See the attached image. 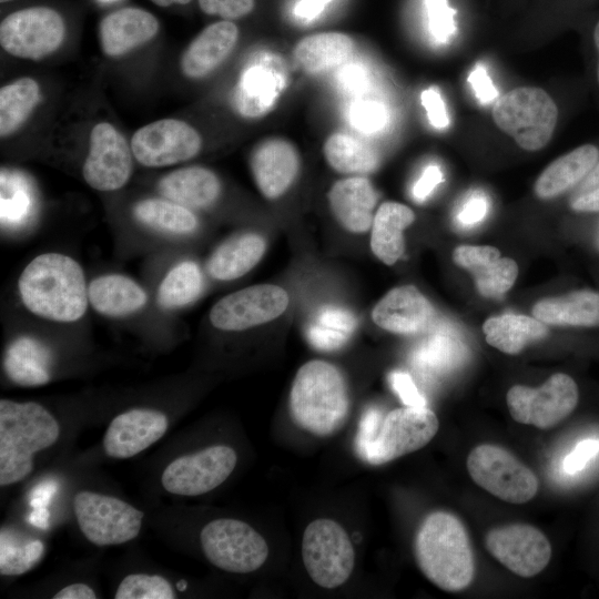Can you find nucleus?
<instances>
[{
    "label": "nucleus",
    "mask_w": 599,
    "mask_h": 599,
    "mask_svg": "<svg viewBox=\"0 0 599 599\" xmlns=\"http://www.w3.org/2000/svg\"><path fill=\"white\" fill-rule=\"evenodd\" d=\"M578 386L564 373L552 374L541 386L514 385L506 403L514 420L549 429L568 417L577 407Z\"/></svg>",
    "instance_id": "obj_10"
},
{
    "label": "nucleus",
    "mask_w": 599,
    "mask_h": 599,
    "mask_svg": "<svg viewBox=\"0 0 599 599\" xmlns=\"http://www.w3.org/2000/svg\"><path fill=\"white\" fill-rule=\"evenodd\" d=\"M93 308L110 317H122L141 309L148 296L132 278L120 274L102 275L93 280L88 288Z\"/></svg>",
    "instance_id": "obj_29"
},
{
    "label": "nucleus",
    "mask_w": 599,
    "mask_h": 599,
    "mask_svg": "<svg viewBox=\"0 0 599 599\" xmlns=\"http://www.w3.org/2000/svg\"><path fill=\"white\" fill-rule=\"evenodd\" d=\"M443 180L441 169L437 164H429L413 186L414 199L418 202L425 201Z\"/></svg>",
    "instance_id": "obj_53"
},
{
    "label": "nucleus",
    "mask_w": 599,
    "mask_h": 599,
    "mask_svg": "<svg viewBox=\"0 0 599 599\" xmlns=\"http://www.w3.org/2000/svg\"><path fill=\"white\" fill-rule=\"evenodd\" d=\"M331 0H301L295 7V13L305 19L317 17Z\"/></svg>",
    "instance_id": "obj_56"
},
{
    "label": "nucleus",
    "mask_w": 599,
    "mask_h": 599,
    "mask_svg": "<svg viewBox=\"0 0 599 599\" xmlns=\"http://www.w3.org/2000/svg\"><path fill=\"white\" fill-rule=\"evenodd\" d=\"M73 509L81 531L98 546L134 539L144 517L143 511L116 497L87 490L74 496Z\"/></svg>",
    "instance_id": "obj_11"
},
{
    "label": "nucleus",
    "mask_w": 599,
    "mask_h": 599,
    "mask_svg": "<svg viewBox=\"0 0 599 599\" xmlns=\"http://www.w3.org/2000/svg\"><path fill=\"white\" fill-rule=\"evenodd\" d=\"M199 4L204 13L230 20L248 14L255 7V0H199Z\"/></svg>",
    "instance_id": "obj_48"
},
{
    "label": "nucleus",
    "mask_w": 599,
    "mask_h": 599,
    "mask_svg": "<svg viewBox=\"0 0 599 599\" xmlns=\"http://www.w3.org/2000/svg\"><path fill=\"white\" fill-rule=\"evenodd\" d=\"M483 332L490 346L517 355L530 343L544 338L548 329L545 323L534 316L508 313L487 318Z\"/></svg>",
    "instance_id": "obj_33"
},
{
    "label": "nucleus",
    "mask_w": 599,
    "mask_h": 599,
    "mask_svg": "<svg viewBox=\"0 0 599 599\" xmlns=\"http://www.w3.org/2000/svg\"><path fill=\"white\" fill-rule=\"evenodd\" d=\"M357 326L355 315L347 308L325 305L319 307L306 327V337L319 351L343 347Z\"/></svg>",
    "instance_id": "obj_35"
},
{
    "label": "nucleus",
    "mask_w": 599,
    "mask_h": 599,
    "mask_svg": "<svg viewBox=\"0 0 599 599\" xmlns=\"http://www.w3.org/2000/svg\"><path fill=\"white\" fill-rule=\"evenodd\" d=\"M466 349L458 336L448 326H438L415 349L413 361L430 372H444L459 365Z\"/></svg>",
    "instance_id": "obj_39"
},
{
    "label": "nucleus",
    "mask_w": 599,
    "mask_h": 599,
    "mask_svg": "<svg viewBox=\"0 0 599 599\" xmlns=\"http://www.w3.org/2000/svg\"><path fill=\"white\" fill-rule=\"evenodd\" d=\"M65 24L59 12L48 7H31L8 14L0 24V44L9 54L41 60L59 49Z\"/></svg>",
    "instance_id": "obj_12"
},
{
    "label": "nucleus",
    "mask_w": 599,
    "mask_h": 599,
    "mask_svg": "<svg viewBox=\"0 0 599 599\" xmlns=\"http://www.w3.org/2000/svg\"><path fill=\"white\" fill-rule=\"evenodd\" d=\"M438 428V418L427 406L396 408L385 417L369 408L359 420L355 450L362 460L383 465L423 448Z\"/></svg>",
    "instance_id": "obj_4"
},
{
    "label": "nucleus",
    "mask_w": 599,
    "mask_h": 599,
    "mask_svg": "<svg viewBox=\"0 0 599 599\" xmlns=\"http://www.w3.org/2000/svg\"><path fill=\"white\" fill-rule=\"evenodd\" d=\"M159 30L156 18L140 8H123L100 23V43L109 57H121L150 41Z\"/></svg>",
    "instance_id": "obj_23"
},
{
    "label": "nucleus",
    "mask_w": 599,
    "mask_h": 599,
    "mask_svg": "<svg viewBox=\"0 0 599 599\" xmlns=\"http://www.w3.org/2000/svg\"><path fill=\"white\" fill-rule=\"evenodd\" d=\"M282 74L267 64L247 68L236 87L234 103L245 116L256 118L267 112L282 91Z\"/></svg>",
    "instance_id": "obj_32"
},
{
    "label": "nucleus",
    "mask_w": 599,
    "mask_h": 599,
    "mask_svg": "<svg viewBox=\"0 0 599 599\" xmlns=\"http://www.w3.org/2000/svg\"><path fill=\"white\" fill-rule=\"evenodd\" d=\"M489 554L517 576L529 578L550 561L551 546L545 534L527 524H511L490 529L485 537Z\"/></svg>",
    "instance_id": "obj_16"
},
{
    "label": "nucleus",
    "mask_w": 599,
    "mask_h": 599,
    "mask_svg": "<svg viewBox=\"0 0 599 599\" xmlns=\"http://www.w3.org/2000/svg\"><path fill=\"white\" fill-rule=\"evenodd\" d=\"M164 199L187 209H203L213 204L221 192L217 176L202 166H189L170 172L159 182Z\"/></svg>",
    "instance_id": "obj_27"
},
{
    "label": "nucleus",
    "mask_w": 599,
    "mask_h": 599,
    "mask_svg": "<svg viewBox=\"0 0 599 599\" xmlns=\"http://www.w3.org/2000/svg\"><path fill=\"white\" fill-rule=\"evenodd\" d=\"M454 262L469 271L480 295L501 297L515 284L518 265L509 257H501L498 248L489 245H459L453 252Z\"/></svg>",
    "instance_id": "obj_20"
},
{
    "label": "nucleus",
    "mask_w": 599,
    "mask_h": 599,
    "mask_svg": "<svg viewBox=\"0 0 599 599\" xmlns=\"http://www.w3.org/2000/svg\"><path fill=\"white\" fill-rule=\"evenodd\" d=\"M591 44L595 55L593 78L599 89V20L595 23L591 31Z\"/></svg>",
    "instance_id": "obj_58"
},
{
    "label": "nucleus",
    "mask_w": 599,
    "mask_h": 599,
    "mask_svg": "<svg viewBox=\"0 0 599 599\" xmlns=\"http://www.w3.org/2000/svg\"><path fill=\"white\" fill-rule=\"evenodd\" d=\"M468 82L480 103L489 104L498 98V90L483 64L479 63L471 70Z\"/></svg>",
    "instance_id": "obj_52"
},
{
    "label": "nucleus",
    "mask_w": 599,
    "mask_h": 599,
    "mask_svg": "<svg viewBox=\"0 0 599 599\" xmlns=\"http://www.w3.org/2000/svg\"><path fill=\"white\" fill-rule=\"evenodd\" d=\"M489 210V201L485 193L473 192L456 213V222L461 227H473L485 220Z\"/></svg>",
    "instance_id": "obj_47"
},
{
    "label": "nucleus",
    "mask_w": 599,
    "mask_h": 599,
    "mask_svg": "<svg viewBox=\"0 0 599 599\" xmlns=\"http://www.w3.org/2000/svg\"><path fill=\"white\" fill-rule=\"evenodd\" d=\"M324 154L334 170L345 174L369 173L379 164L370 145L346 133L332 134L324 144Z\"/></svg>",
    "instance_id": "obj_36"
},
{
    "label": "nucleus",
    "mask_w": 599,
    "mask_h": 599,
    "mask_svg": "<svg viewBox=\"0 0 599 599\" xmlns=\"http://www.w3.org/2000/svg\"><path fill=\"white\" fill-rule=\"evenodd\" d=\"M598 453L599 439H583L566 456L564 468L568 474H576L582 470Z\"/></svg>",
    "instance_id": "obj_50"
},
{
    "label": "nucleus",
    "mask_w": 599,
    "mask_h": 599,
    "mask_svg": "<svg viewBox=\"0 0 599 599\" xmlns=\"http://www.w3.org/2000/svg\"><path fill=\"white\" fill-rule=\"evenodd\" d=\"M349 120L357 131L370 134L386 126L388 112L385 105L378 101L361 100L351 106Z\"/></svg>",
    "instance_id": "obj_44"
},
{
    "label": "nucleus",
    "mask_w": 599,
    "mask_h": 599,
    "mask_svg": "<svg viewBox=\"0 0 599 599\" xmlns=\"http://www.w3.org/2000/svg\"><path fill=\"white\" fill-rule=\"evenodd\" d=\"M429 29L433 37L439 42H446L455 32L453 10L445 0H426Z\"/></svg>",
    "instance_id": "obj_46"
},
{
    "label": "nucleus",
    "mask_w": 599,
    "mask_h": 599,
    "mask_svg": "<svg viewBox=\"0 0 599 599\" xmlns=\"http://www.w3.org/2000/svg\"><path fill=\"white\" fill-rule=\"evenodd\" d=\"M302 558L309 578L317 586L334 589L349 579L355 551L347 531L337 521L318 518L304 530Z\"/></svg>",
    "instance_id": "obj_7"
},
{
    "label": "nucleus",
    "mask_w": 599,
    "mask_h": 599,
    "mask_svg": "<svg viewBox=\"0 0 599 599\" xmlns=\"http://www.w3.org/2000/svg\"><path fill=\"white\" fill-rule=\"evenodd\" d=\"M101 1H112V0H101Z\"/></svg>",
    "instance_id": "obj_62"
},
{
    "label": "nucleus",
    "mask_w": 599,
    "mask_h": 599,
    "mask_svg": "<svg viewBox=\"0 0 599 599\" xmlns=\"http://www.w3.org/2000/svg\"><path fill=\"white\" fill-rule=\"evenodd\" d=\"M18 286L24 306L47 319L74 322L88 307L83 271L64 254L44 253L34 257L22 271Z\"/></svg>",
    "instance_id": "obj_1"
},
{
    "label": "nucleus",
    "mask_w": 599,
    "mask_h": 599,
    "mask_svg": "<svg viewBox=\"0 0 599 599\" xmlns=\"http://www.w3.org/2000/svg\"><path fill=\"white\" fill-rule=\"evenodd\" d=\"M130 146L139 163L161 167L194 158L201 150L202 139L186 122L162 119L135 131Z\"/></svg>",
    "instance_id": "obj_15"
},
{
    "label": "nucleus",
    "mask_w": 599,
    "mask_h": 599,
    "mask_svg": "<svg viewBox=\"0 0 599 599\" xmlns=\"http://www.w3.org/2000/svg\"><path fill=\"white\" fill-rule=\"evenodd\" d=\"M52 354L34 337L16 338L7 348L3 368L7 376L22 386H40L50 380Z\"/></svg>",
    "instance_id": "obj_31"
},
{
    "label": "nucleus",
    "mask_w": 599,
    "mask_h": 599,
    "mask_svg": "<svg viewBox=\"0 0 599 599\" xmlns=\"http://www.w3.org/2000/svg\"><path fill=\"white\" fill-rule=\"evenodd\" d=\"M532 316L546 325L599 326V293L581 290L538 301Z\"/></svg>",
    "instance_id": "obj_26"
},
{
    "label": "nucleus",
    "mask_w": 599,
    "mask_h": 599,
    "mask_svg": "<svg viewBox=\"0 0 599 599\" xmlns=\"http://www.w3.org/2000/svg\"><path fill=\"white\" fill-rule=\"evenodd\" d=\"M54 599H95V592L85 583H72L65 586L54 596Z\"/></svg>",
    "instance_id": "obj_55"
},
{
    "label": "nucleus",
    "mask_w": 599,
    "mask_h": 599,
    "mask_svg": "<svg viewBox=\"0 0 599 599\" xmlns=\"http://www.w3.org/2000/svg\"><path fill=\"white\" fill-rule=\"evenodd\" d=\"M203 287V276L199 265L184 261L173 266L163 278L158 293L163 308H177L193 302Z\"/></svg>",
    "instance_id": "obj_40"
},
{
    "label": "nucleus",
    "mask_w": 599,
    "mask_h": 599,
    "mask_svg": "<svg viewBox=\"0 0 599 599\" xmlns=\"http://www.w3.org/2000/svg\"><path fill=\"white\" fill-rule=\"evenodd\" d=\"M132 150L125 138L110 123L100 122L90 134V149L83 164V177L93 189L114 191L132 173Z\"/></svg>",
    "instance_id": "obj_17"
},
{
    "label": "nucleus",
    "mask_w": 599,
    "mask_h": 599,
    "mask_svg": "<svg viewBox=\"0 0 599 599\" xmlns=\"http://www.w3.org/2000/svg\"><path fill=\"white\" fill-rule=\"evenodd\" d=\"M328 201L335 219L346 231L359 234L372 227L377 193L368 179L351 176L335 182Z\"/></svg>",
    "instance_id": "obj_24"
},
{
    "label": "nucleus",
    "mask_w": 599,
    "mask_h": 599,
    "mask_svg": "<svg viewBox=\"0 0 599 599\" xmlns=\"http://www.w3.org/2000/svg\"><path fill=\"white\" fill-rule=\"evenodd\" d=\"M288 303V294L277 285H252L217 301L210 312V321L221 331H245L276 319Z\"/></svg>",
    "instance_id": "obj_14"
},
{
    "label": "nucleus",
    "mask_w": 599,
    "mask_h": 599,
    "mask_svg": "<svg viewBox=\"0 0 599 599\" xmlns=\"http://www.w3.org/2000/svg\"><path fill=\"white\" fill-rule=\"evenodd\" d=\"M433 317V305L414 285L392 288L372 311V319L378 327L400 335L423 332Z\"/></svg>",
    "instance_id": "obj_19"
},
{
    "label": "nucleus",
    "mask_w": 599,
    "mask_h": 599,
    "mask_svg": "<svg viewBox=\"0 0 599 599\" xmlns=\"http://www.w3.org/2000/svg\"><path fill=\"white\" fill-rule=\"evenodd\" d=\"M40 88L29 77L20 78L0 90V135L16 132L40 102Z\"/></svg>",
    "instance_id": "obj_38"
},
{
    "label": "nucleus",
    "mask_w": 599,
    "mask_h": 599,
    "mask_svg": "<svg viewBox=\"0 0 599 599\" xmlns=\"http://www.w3.org/2000/svg\"><path fill=\"white\" fill-rule=\"evenodd\" d=\"M49 511L45 508H35L30 515V521L38 527L47 528Z\"/></svg>",
    "instance_id": "obj_59"
},
{
    "label": "nucleus",
    "mask_w": 599,
    "mask_h": 599,
    "mask_svg": "<svg viewBox=\"0 0 599 599\" xmlns=\"http://www.w3.org/2000/svg\"><path fill=\"white\" fill-rule=\"evenodd\" d=\"M251 169L261 193L267 199L282 196L300 171L296 149L283 139H268L252 152Z\"/></svg>",
    "instance_id": "obj_21"
},
{
    "label": "nucleus",
    "mask_w": 599,
    "mask_h": 599,
    "mask_svg": "<svg viewBox=\"0 0 599 599\" xmlns=\"http://www.w3.org/2000/svg\"><path fill=\"white\" fill-rule=\"evenodd\" d=\"M115 599H173L172 585L158 575L132 573L120 582Z\"/></svg>",
    "instance_id": "obj_43"
},
{
    "label": "nucleus",
    "mask_w": 599,
    "mask_h": 599,
    "mask_svg": "<svg viewBox=\"0 0 599 599\" xmlns=\"http://www.w3.org/2000/svg\"><path fill=\"white\" fill-rule=\"evenodd\" d=\"M9 1H12V0H0L1 3L9 2Z\"/></svg>",
    "instance_id": "obj_61"
},
{
    "label": "nucleus",
    "mask_w": 599,
    "mask_h": 599,
    "mask_svg": "<svg viewBox=\"0 0 599 599\" xmlns=\"http://www.w3.org/2000/svg\"><path fill=\"white\" fill-rule=\"evenodd\" d=\"M166 416L155 409L134 408L112 419L103 437L108 456L130 458L158 441L167 429Z\"/></svg>",
    "instance_id": "obj_18"
},
{
    "label": "nucleus",
    "mask_w": 599,
    "mask_h": 599,
    "mask_svg": "<svg viewBox=\"0 0 599 599\" xmlns=\"http://www.w3.org/2000/svg\"><path fill=\"white\" fill-rule=\"evenodd\" d=\"M55 490L57 485L51 481L38 486L31 495V506L34 508H45V505L49 502Z\"/></svg>",
    "instance_id": "obj_57"
},
{
    "label": "nucleus",
    "mask_w": 599,
    "mask_h": 599,
    "mask_svg": "<svg viewBox=\"0 0 599 599\" xmlns=\"http://www.w3.org/2000/svg\"><path fill=\"white\" fill-rule=\"evenodd\" d=\"M415 221L410 207L398 202H384L374 214L370 250L386 265L395 264L404 254V230Z\"/></svg>",
    "instance_id": "obj_28"
},
{
    "label": "nucleus",
    "mask_w": 599,
    "mask_h": 599,
    "mask_svg": "<svg viewBox=\"0 0 599 599\" xmlns=\"http://www.w3.org/2000/svg\"><path fill=\"white\" fill-rule=\"evenodd\" d=\"M354 51V41L341 32H323L303 38L295 47L298 64L308 73H321L344 64Z\"/></svg>",
    "instance_id": "obj_34"
},
{
    "label": "nucleus",
    "mask_w": 599,
    "mask_h": 599,
    "mask_svg": "<svg viewBox=\"0 0 599 599\" xmlns=\"http://www.w3.org/2000/svg\"><path fill=\"white\" fill-rule=\"evenodd\" d=\"M13 176L1 174V224L13 227L28 221L32 203L30 193Z\"/></svg>",
    "instance_id": "obj_42"
},
{
    "label": "nucleus",
    "mask_w": 599,
    "mask_h": 599,
    "mask_svg": "<svg viewBox=\"0 0 599 599\" xmlns=\"http://www.w3.org/2000/svg\"><path fill=\"white\" fill-rule=\"evenodd\" d=\"M200 541L212 565L233 573L255 571L268 557L265 539L237 519L220 518L207 522L201 530Z\"/></svg>",
    "instance_id": "obj_9"
},
{
    "label": "nucleus",
    "mask_w": 599,
    "mask_h": 599,
    "mask_svg": "<svg viewBox=\"0 0 599 599\" xmlns=\"http://www.w3.org/2000/svg\"><path fill=\"white\" fill-rule=\"evenodd\" d=\"M493 118L520 148L537 151L550 141L555 132L558 106L542 89L521 87L496 101Z\"/></svg>",
    "instance_id": "obj_6"
},
{
    "label": "nucleus",
    "mask_w": 599,
    "mask_h": 599,
    "mask_svg": "<svg viewBox=\"0 0 599 599\" xmlns=\"http://www.w3.org/2000/svg\"><path fill=\"white\" fill-rule=\"evenodd\" d=\"M238 38L237 27L230 20L204 28L189 44L181 58V70L191 79L213 72L233 51Z\"/></svg>",
    "instance_id": "obj_22"
},
{
    "label": "nucleus",
    "mask_w": 599,
    "mask_h": 599,
    "mask_svg": "<svg viewBox=\"0 0 599 599\" xmlns=\"http://www.w3.org/2000/svg\"><path fill=\"white\" fill-rule=\"evenodd\" d=\"M153 3H155L156 6L159 7H169L173 3H179V4H186L189 3L191 0H151Z\"/></svg>",
    "instance_id": "obj_60"
},
{
    "label": "nucleus",
    "mask_w": 599,
    "mask_h": 599,
    "mask_svg": "<svg viewBox=\"0 0 599 599\" xmlns=\"http://www.w3.org/2000/svg\"><path fill=\"white\" fill-rule=\"evenodd\" d=\"M44 546L41 540L20 544L7 529L0 534V573L18 576L33 568L41 559Z\"/></svg>",
    "instance_id": "obj_41"
},
{
    "label": "nucleus",
    "mask_w": 599,
    "mask_h": 599,
    "mask_svg": "<svg viewBox=\"0 0 599 599\" xmlns=\"http://www.w3.org/2000/svg\"><path fill=\"white\" fill-rule=\"evenodd\" d=\"M414 556L424 576L445 591H460L474 579L469 538L451 512L437 510L426 516L415 535Z\"/></svg>",
    "instance_id": "obj_3"
},
{
    "label": "nucleus",
    "mask_w": 599,
    "mask_h": 599,
    "mask_svg": "<svg viewBox=\"0 0 599 599\" xmlns=\"http://www.w3.org/2000/svg\"><path fill=\"white\" fill-rule=\"evenodd\" d=\"M266 242L256 233H244L221 244L207 262L209 274L217 281H233L248 273L263 257Z\"/></svg>",
    "instance_id": "obj_30"
},
{
    "label": "nucleus",
    "mask_w": 599,
    "mask_h": 599,
    "mask_svg": "<svg viewBox=\"0 0 599 599\" xmlns=\"http://www.w3.org/2000/svg\"><path fill=\"white\" fill-rule=\"evenodd\" d=\"M236 461L237 455L232 447L210 446L171 461L163 470L162 486L174 495H203L224 483L234 470Z\"/></svg>",
    "instance_id": "obj_13"
},
{
    "label": "nucleus",
    "mask_w": 599,
    "mask_h": 599,
    "mask_svg": "<svg viewBox=\"0 0 599 599\" xmlns=\"http://www.w3.org/2000/svg\"><path fill=\"white\" fill-rule=\"evenodd\" d=\"M467 469L478 486L510 504L527 502L538 491L539 483L535 473L497 445L483 444L471 449Z\"/></svg>",
    "instance_id": "obj_8"
},
{
    "label": "nucleus",
    "mask_w": 599,
    "mask_h": 599,
    "mask_svg": "<svg viewBox=\"0 0 599 599\" xmlns=\"http://www.w3.org/2000/svg\"><path fill=\"white\" fill-rule=\"evenodd\" d=\"M599 161V145L586 143L552 161L538 176L535 193L548 200L571 191Z\"/></svg>",
    "instance_id": "obj_25"
},
{
    "label": "nucleus",
    "mask_w": 599,
    "mask_h": 599,
    "mask_svg": "<svg viewBox=\"0 0 599 599\" xmlns=\"http://www.w3.org/2000/svg\"><path fill=\"white\" fill-rule=\"evenodd\" d=\"M60 435L57 419L40 404L0 400V485L23 480L33 469V455Z\"/></svg>",
    "instance_id": "obj_5"
},
{
    "label": "nucleus",
    "mask_w": 599,
    "mask_h": 599,
    "mask_svg": "<svg viewBox=\"0 0 599 599\" xmlns=\"http://www.w3.org/2000/svg\"><path fill=\"white\" fill-rule=\"evenodd\" d=\"M290 414L297 427L326 437L338 432L351 410L349 387L335 365L313 359L294 377L288 399Z\"/></svg>",
    "instance_id": "obj_2"
},
{
    "label": "nucleus",
    "mask_w": 599,
    "mask_h": 599,
    "mask_svg": "<svg viewBox=\"0 0 599 599\" xmlns=\"http://www.w3.org/2000/svg\"><path fill=\"white\" fill-rule=\"evenodd\" d=\"M338 81L349 93H361L368 83L367 74L362 65L346 64L338 72Z\"/></svg>",
    "instance_id": "obj_54"
},
{
    "label": "nucleus",
    "mask_w": 599,
    "mask_h": 599,
    "mask_svg": "<svg viewBox=\"0 0 599 599\" xmlns=\"http://www.w3.org/2000/svg\"><path fill=\"white\" fill-rule=\"evenodd\" d=\"M135 219L155 231L184 235L194 232L197 219L190 209L167 199H146L133 210Z\"/></svg>",
    "instance_id": "obj_37"
},
{
    "label": "nucleus",
    "mask_w": 599,
    "mask_h": 599,
    "mask_svg": "<svg viewBox=\"0 0 599 599\" xmlns=\"http://www.w3.org/2000/svg\"><path fill=\"white\" fill-rule=\"evenodd\" d=\"M389 384L405 406L425 407L427 402L415 385L412 376L402 370L389 374Z\"/></svg>",
    "instance_id": "obj_49"
},
{
    "label": "nucleus",
    "mask_w": 599,
    "mask_h": 599,
    "mask_svg": "<svg viewBox=\"0 0 599 599\" xmlns=\"http://www.w3.org/2000/svg\"><path fill=\"white\" fill-rule=\"evenodd\" d=\"M569 205L579 213H599V161L571 190Z\"/></svg>",
    "instance_id": "obj_45"
},
{
    "label": "nucleus",
    "mask_w": 599,
    "mask_h": 599,
    "mask_svg": "<svg viewBox=\"0 0 599 599\" xmlns=\"http://www.w3.org/2000/svg\"><path fill=\"white\" fill-rule=\"evenodd\" d=\"M420 100L426 109L428 121L434 128L441 130L449 125V118L444 100L436 88L432 87L424 90L420 94Z\"/></svg>",
    "instance_id": "obj_51"
}]
</instances>
